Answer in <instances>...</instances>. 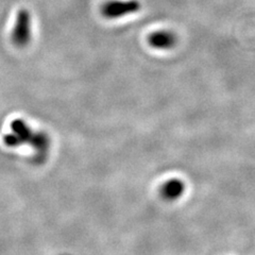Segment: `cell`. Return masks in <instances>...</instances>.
Listing matches in <instances>:
<instances>
[{
  "mask_svg": "<svg viewBox=\"0 0 255 255\" xmlns=\"http://www.w3.org/2000/svg\"><path fill=\"white\" fill-rule=\"evenodd\" d=\"M12 133L6 134L3 140L6 146L18 147L28 142L39 153L46 154L50 146V139L45 132H34L22 119H15L11 124Z\"/></svg>",
  "mask_w": 255,
  "mask_h": 255,
  "instance_id": "1",
  "label": "cell"
},
{
  "mask_svg": "<svg viewBox=\"0 0 255 255\" xmlns=\"http://www.w3.org/2000/svg\"><path fill=\"white\" fill-rule=\"evenodd\" d=\"M140 7L138 0H110L101 5V14L107 19H118L137 13Z\"/></svg>",
  "mask_w": 255,
  "mask_h": 255,
  "instance_id": "2",
  "label": "cell"
},
{
  "mask_svg": "<svg viewBox=\"0 0 255 255\" xmlns=\"http://www.w3.org/2000/svg\"><path fill=\"white\" fill-rule=\"evenodd\" d=\"M31 39V15L28 10L21 9L16 15L12 31V42L17 47H25Z\"/></svg>",
  "mask_w": 255,
  "mask_h": 255,
  "instance_id": "3",
  "label": "cell"
},
{
  "mask_svg": "<svg viewBox=\"0 0 255 255\" xmlns=\"http://www.w3.org/2000/svg\"><path fill=\"white\" fill-rule=\"evenodd\" d=\"M177 41V35L173 32L167 30L155 31L148 37L149 45L157 50H168L175 46Z\"/></svg>",
  "mask_w": 255,
  "mask_h": 255,
  "instance_id": "4",
  "label": "cell"
},
{
  "mask_svg": "<svg viewBox=\"0 0 255 255\" xmlns=\"http://www.w3.org/2000/svg\"><path fill=\"white\" fill-rule=\"evenodd\" d=\"M185 185L181 180L173 179L166 182L162 187V195L167 200H175L184 193Z\"/></svg>",
  "mask_w": 255,
  "mask_h": 255,
  "instance_id": "5",
  "label": "cell"
}]
</instances>
